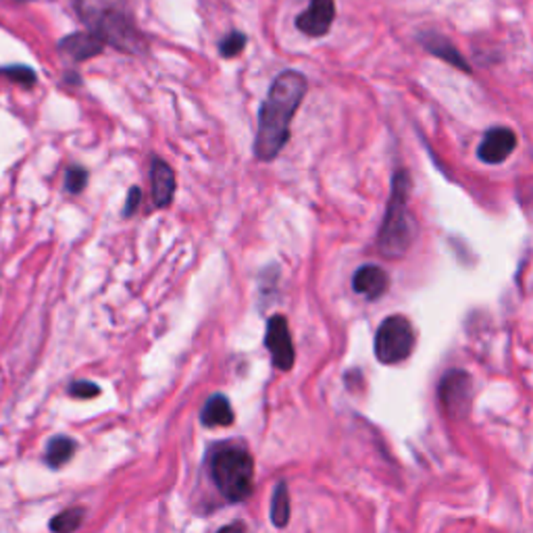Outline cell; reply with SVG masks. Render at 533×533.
<instances>
[{"label": "cell", "mask_w": 533, "mask_h": 533, "mask_svg": "<svg viewBox=\"0 0 533 533\" xmlns=\"http://www.w3.org/2000/svg\"><path fill=\"white\" fill-rule=\"evenodd\" d=\"M335 20V3L333 0H310L309 9L302 15H298L296 26L302 34L310 38L325 35Z\"/></svg>", "instance_id": "cell-9"}, {"label": "cell", "mask_w": 533, "mask_h": 533, "mask_svg": "<svg viewBox=\"0 0 533 533\" xmlns=\"http://www.w3.org/2000/svg\"><path fill=\"white\" fill-rule=\"evenodd\" d=\"M440 400L448 415L454 419L465 417L471 404V377L459 369L446 373L440 383Z\"/></svg>", "instance_id": "cell-6"}, {"label": "cell", "mask_w": 533, "mask_h": 533, "mask_svg": "<svg viewBox=\"0 0 533 533\" xmlns=\"http://www.w3.org/2000/svg\"><path fill=\"white\" fill-rule=\"evenodd\" d=\"M244 46H247V35H244L242 32H231L230 35H225L223 42H221L219 52L225 59H231V57L239 55V52L244 51Z\"/></svg>", "instance_id": "cell-19"}, {"label": "cell", "mask_w": 533, "mask_h": 533, "mask_svg": "<svg viewBox=\"0 0 533 533\" xmlns=\"http://www.w3.org/2000/svg\"><path fill=\"white\" fill-rule=\"evenodd\" d=\"M69 394H71V396L80 398V400H88V398L98 396L100 388L96 386L94 381H74L69 386Z\"/></svg>", "instance_id": "cell-21"}, {"label": "cell", "mask_w": 533, "mask_h": 533, "mask_svg": "<svg viewBox=\"0 0 533 533\" xmlns=\"http://www.w3.org/2000/svg\"><path fill=\"white\" fill-rule=\"evenodd\" d=\"M75 452V442L67 438V435H57L48 442L46 446V465L52 466V469H59L65 463H69V459L74 457Z\"/></svg>", "instance_id": "cell-15"}, {"label": "cell", "mask_w": 533, "mask_h": 533, "mask_svg": "<svg viewBox=\"0 0 533 533\" xmlns=\"http://www.w3.org/2000/svg\"><path fill=\"white\" fill-rule=\"evenodd\" d=\"M271 521L275 527H286L290 521V494L286 482H279L271 500Z\"/></svg>", "instance_id": "cell-16"}, {"label": "cell", "mask_w": 533, "mask_h": 533, "mask_svg": "<svg viewBox=\"0 0 533 533\" xmlns=\"http://www.w3.org/2000/svg\"><path fill=\"white\" fill-rule=\"evenodd\" d=\"M421 44L427 48L431 55L440 57L442 61L454 65V67L460 71H471L469 65H466V61H463V57H460V52L457 51V48H454L446 38H442V35H435V34L423 35Z\"/></svg>", "instance_id": "cell-14"}, {"label": "cell", "mask_w": 533, "mask_h": 533, "mask_svg": "<svg viewBox=\"0 0 533 533\" xmlns=\"http://www.w3.org/2000/svg\"><path fill=\"white\" fill-rule=\"evenodd\" d=\"M304 94L307 77L298 71H284L275 77L265 103L259 109V129L255 137V157L271 161L281 153L290 137V121L296 115Z\"/></svg>", "instance_id": "cell-1"}, {"label": "cell", "mask_w": 533, "mask_h": 533, "mask_svg": "<svg viewBox=\"0 0 533 533\" xmlns=\"http://www.w3.org/2000/svg\"><path fill=\"white\" fill-rule=\"evenodd\" d=\"M211 477L227 500H247L253 492L255 463L244 448H223L211 459Z\"/></svg>", "instance_id": "cell-4"}, {"label": "cell", "mask_w": 533, "mask_h": 533, "mask_svg": "<svg viewBox=\"0 0 533 533\" xmlns=\"http://www.w3.org/2000/svg\"><path fill=\"white\" fill-rule=\"evenodd\" d=\"M140 199H142V192L140 188H131L129 190V196H128V202H125V208H123V215H134L137 205H140Z\"/></svg>", "instance_id": "cell-22"}, {"label": "cell", "mask_w": 533, "mask_h": 533, "mask_svg": "<svg viewBox=\"0 0 533 533\" xmlns=\"http://www.w3.org/2000/svg\"><path fill=\"white\" fill-rule=\"evenodd\" d=\"M352 287H355L357 294L367 296L369 301H377L390 287V278H388V273L381 267L364 265L352 278Z\"/></svg>", "instance_id": "cell-11"}, {"label": "cell", "mask_w": 533, "mask_h": 533, "mask_svg": "<svg viewBox=\"0 0 533 533\" xmlns=\"http://www.w3.org/2000/svg\"><path fill=\"white\" fill-rule=\"evenodd\" d=\"M83 508H67V511L55 514L51 519V531L52 533H74L80 529L83 523Z\"/></svg>", "instance_id": "cell-17"}, {"label": "cell", "mask_w": 533, "mask_h": 533, "mask_svg": "<svg viewBox=\"0 0 533 533\" xmlns=\"http://www.w3.org/2000/svg\"><path fill=\"white\" fill-rule=\"evenodd\" d=\"M88 184V171L83 167H71L67 171V177H65V188H67L71 194H77L86 188Z\"/></svg>", "instance_id": "cell-20"}, {"label": "cell", "mask_w": 533, "mask_h": 533, "mask_svg": "<svg viewBox=\"0 0 533 533\" xmlns=\"http://www.w3.org/2000/svg\"><path fill=\"white\" fill-rule=\"evenodd\" d=\"M514 148H517L514 131L508 128H494L483 136V140L477 148V157L488 165H498L511 157Z\"/></svg>", "instance_id": "cell-8"}, {"label": "cell", "mask_w": 533, "mask_h": 533, "mask_svg": "<svg viewBox=\"0 0 533 533\" xmlns=\"http://www.w3.org/2000/svg\"><path fill=\"white\" fill-rule=\"evenodd\" d=\"M265 344L269 352H271V361L278 369L287 371L294 364V344H292L290 327H287L286 317L273 315L267 323V335Z\"/></svg>", "instance_id": "cell-7"}, {"label": "cell", "mask_w": 533, "mask_h": 533, "mask_svg": "<svg viewBox=\"0 0 533 533\" xmlns=\"http://www.w3.org/2000/svg\"><path fill=\"white\" fill-rule=\"evenodd\" d=\"M0 74H3L4 77H9L11 82H17V83H21V86H27V88L34 86L35 80H38L34 74V69L26 67V65H9V67L0 69Z\"/></svg>", "instance_id": "cell-18"}, {"label": "cell", "mask_w": 533, "mask_h": 533, "mask_svg": "<svg viewBox=\"0 0 533 533\" xmlns=\"http://www.w3.org/2000/svg\"><path fill=\"white\" fill-rule=\"evenodd\" d=\"M217 533H247V527H244L242 523H231V525L221 527Z\"/></svg>", "instance_id": "cell-23"}, {"label": "cell", "mask_w": 533, "mask_h": 533, "mask_svg": "<svg viewBox=\"0 0 533 533\" xmlns=\"http://www.w3.org/2000/svg\"><path fill=\"white\" fill-rule=\"evenodd\" d=\"M200 421L207 427H225L233 423V409L223 394H215L200 411Z\"/></svg>", "instance_id": "cell-13"}, {"label": "cell", "mask_w": 533, "mask_h": 533, "mask_svg": "<svg viewBox=\"0 0 533 533\" xmlns=\"http://www.w3.org/2000/svg\"><path fill=\"white\" fill-rule=\"evenodd\" d=\"M105 51V42L92 32H75L59 42V52L69 61L82 63L88 59L98 57Z\"/></svg>", "instance_id": "cell-10"}, {"label": "cell", "mask_w": 533, "mask_h": 533, "mask_svg": "<svg viewBox=\"0 0 533 533\" xmlns=\"http://www.w3.org/2000/svg\"><path fill=\"white\" fill-rule=\"evenodd\" d=\"M77 15L88 26V32L98 35L105 44L123 52L144 51V38L128 13L113 7L106 0H74Z\"/></svg>", "instance_id": "cell-2"}, {"label": "cell", "mask_w": 533, "mask_h": 533, "mask_svg": "<svg viewBox=\"0 0 533 533\" xmlns=\"http://www.w3.org/2000/svg\"><path fill=\"white\" fill-rule=\"evenodd\" d=\"M151 182H153V196L154 205L165 208L171 205L173 194H176V173L163 159L153 161V171H151Z\"/></svg>", "instance_id": "cell-12"}, {"label": "cell", "mask_w": 533, "mask_h": 533, "mask_svg": "<svg viewBox=\"0 0 533 533\" xmlns=\"http://www.w3.org/2000/svg\"><path fill=\"white\" fill-rule=\"evenodd\" d=\"M409 192L411 179L406 171H396L392 182V194L388 200L386 217L380 227L377 247L390 259H398L411 248L415 238V221L409 213Z\"/></svg>", "instance_id": "cell-3"}, {"label": "cell", "mask_w": 533, "mask_h": 533, "mask_svg": "<svg viewBox=\"0 0 533 533\" xmlns=\"http://www.w3.org/2000/svg\"><path fill=\"white\" fill-rule=\"evenodd\" d=\"M415 350V329L403 315H392L381 323L375 335V357L383 364L406 361Z\"/></svg>", "instance_id": "cell-5"}]
</instances>
